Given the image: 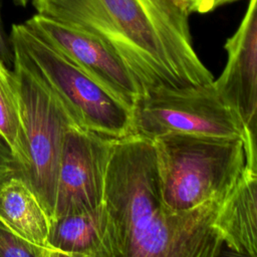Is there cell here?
I'll return each mask as SVG.
<instances>
[{
    "label": "cell",
    "instance_id": "cell-20",
    "mask_svg": "<svg viewBox=\"0 0 257 257\" xmlns=\"http://www.w3.org/2000/svg\"><path fill=\"white\" fill-rule=\"evenodd\" d=\"M175 9H177L181 14L190 18L193 13L195 0H167Z\"/></svg>",
    "mask_w": 257,
    "mask_h": 257
},
{
    "label": "cell",
    "instance_id": "cell-4",
    "mask_svg": "<svg viewBox=\"0 0 257 257\" xmlns=\"http://www.w3.org/2000/svg\"><path fill=\"white\" fill-rule=\"evenodd\" d=\"M103 205L116 257H127L138 238L167 207L153 141L135 135L114 140L105 173Z\"/></svg>",
    "mask_w": 257,
    "mask_h": 257
},
{
    "label": "cell",
    "instance_id": "cell-1",
    "mask_svg": "<svg viewBox=\"0 0 257 257\" xmlns=\"http://www.w3.org/2000/svg\"><path fill=\"white\" fill-rule=\"evenodd\" d=\"M38 14L101 39L136 78L142 94L214 80L199 58L189 17L167 0H31Z\"/></svg>",
    "mask_w": 257,
    "mask_h": 257
},
{
    "label": "cell",
    "instance_id": "cell-21",
    "mask_svg": "<svg viewBox=\"0 0 257 257\" xmlns=\"http://www.w3.org/2000/svg\"><path fill=\"white\" fill-rule=\"evenodd\" d=\"M31 0H12L13 4L18 7H26Z\"/></svg>",
    "mask_w": 257,
    "mask_h": 257
},
{
    "label": "cell",
    "instance_id": "cell-2",
    "mask_svg": "<svg viewBox=\"0 0 257 257\" xmlns=\"http://www.w3.org/2000/svg\"><path fill=\"white\" fill-rule=\"evenodd\" d=\"M153 142L163 200L173 210L224 199L246 170L242 138L169 134Z\"/></svg>",
    "mask_w": 257,
    "mask_h": 257
},
{
    "label": "cell",
    "instance_id": "cell-9",
    "mask_svg": "<svg viewBox=\"0 0 257 257\" xmlns=\"http://www.w3.org/2000/svg\"><path fill=\"white\" fill-rule=\"evenodd\" d=\"M224 199L186 210L166 207L133 245L127 257H213L225 246L214 221Z\"/></svg>",
    "mask_w": 257,
    "mask_h": 257
},
{
    "label": "cell",
    "instance_id": "cell-11",
    "mask_svg": "<svg viewBox=\"0 0 257 257\" xmlns=\"http://www.w3.org/2000/svg\"><path fill=\"white\" fill-rule=\"evenodd\" d=\"M47 244L60 257H116L103 204L93 210L52 218Z\"/></svg>",
    "mask_w": 257,
    "mask_h": 257
},
{
    "label": "cell",
    "instance_id": "cell-8",
    "mask_svg": "<svg viewBox=\"0 0 257 257\" xmlns=\"http://www.w3.org/2000/svg\"><path fill=\"white\" fill-rule=\"evenodd\" d=\"M24 23L132 109L142 94L140 85L124 63L101 39L38 13Z\"/></svg>",
    "mask_w": 257,
    "mask_h": 257
},
{
    "label": "cell",
    "instance_id": "cell-15",
    "mask_svg": "<svg viewBox=\"0 0 257 257\" xmlns=\"http://www.w3.org/2000/svg\"><path fill=\"white\" fill-rule=\"evenodd\" d=\"M0 257H60L49 247L30 243L0 222Z\"/></svg>",
    "mask_w": 257,
    "mask_h": 257
},
{
    "label": "cell",
    "instance_id": "cell-18",
    "mask_svg": "<svg viewBox=\"0 0 257 257\" xmlns=\"http://www.w3.org/2000/svg\"><path fill=\"white\" fill-rule=\"evenodd\" d=\"M13 51L10 44L9 37L6 36L4 27H3V21L1 16V1H0V58L6 63L10 64L13 63Z\"/></svg>",
    "mask_w": 257,
    "mask_h": 257
},
{
    "label": "cell",
    "instance_id": "cell-19",
    "mask_svg": "<svg viewBox=\"0 0 257 257\" xmlns=\"http://www.w3.org/2000/svg\"><path fill=\"white\" fill-rule=\"evenodd\" d=\"M239 0H195L193 13L206 14L216 10L226 4H231Z\"/></svg>",
    "mask_w": 257,
    "mask_h": 257
},
{
    "label": "cell",
    "instance_id": "cell-13",
    "mask_svg": "<svg viewBox=\"0 0 257 257\" xmlns=\"http://www.w3.org/2000/svg\"><path fill=\"white\" fill-rule=\"evenodd\" d=\"M0 222L26 241L48 247L51 219L20 176L10 178L0 187Z\"/></svg>",
    "mask_w": 257,
    "mask_h": 257
},
{
    "label": "cell",
    "instance_id": "cell-6",
    "mask_svg": "<svg viewBox=\"0 0 257 257\" xmlns=\"http://www.w3.org/2000/svg\"><path fill=\"white\" fill-rule=\"evenodd\" d=\"M244 124L214 80L141 94L132 107V135L151 141L169 134L242 138Z\"/></svg>",
    "mask_w": 257,
    "mask_h": 257
},
{
    "label": "cell",
    "instance_id": "cell-7",
    "mask_svg": "<svg viewBox=\"0 0 257 257\" xmlns=\"http://www.w3.org/2000/svg\"><path fill=\"white\" fill-rule=\"evenodd\" d=\"M113 142L75 124L66 131L53 218L93 210L103 204L105 173Z\"/></svg>",
    "mask_w": 257,
    "mask_h": 257
},
{
    "label": "cell",
    "instance_id": "cell-14",
    "mask_svg": "<svg viewBox=\"0 0 257 257\" xmlns=\"http://www.w3.org/2000/svg\"><path fill=\"white\" fill-rule=\"evenodd\" d=\"M0 136L20 164H25V147L20 119L18 82L14 70L0 58Z\"/></svg>",
    "mask_w": 257,
    "mask_h": 257
},
{
    "label": "cell",
    "instance_id": "cell-10",
    "mask_svg": "<svg viewBox=\"0 0 257 257\" xmlns=\"http://www.w3.org/2000/svg\"><path fill=\"white\" fill-rule=\"evenodd\" d=\"M224 49L225 67L215 85L243 124L257 102V0H249L246 12Z\"/></svg>",
    "mask_w": 257,
    "mask_h": 257
},
{
    "label": "cell",
    "instance_id": "cell-17",
    "mask_svg": "<svg viewBox=\"0 0 257 257\" xmlns=\"http://www.w3.org/2000/svg\"><path fill=\"white\" fill-rule=\"evenodd\" d=\"M14 176L21 177V167L7 143L0 136V187Z\"/></svg>",
    "mask_w": 257,
    "mask_h": 257
},
{
    "label": "cell",
    "instance_id": "cell-5",
    "mask_svg": "<svg viewBox=\"0 0 257 257\" xmlns=\"http://www.w3.org/2000/svg\"><path fill=\"white\" fill-rule=\"evenodd\" d=\"M11 47L25 147L21 177L52 219L63 141L66 131L75 122L23 53Z\"/></svg>",
    "mask_w": 257,
    "mask_h": 257
},
{
    "label": "cell",
    "instance_id": "cell-16",
    "mask_svg": "<svg viewBox=\"0 0 257 257\" xmlns=\"http://www.w3.org/2000/svg\"><path fill=\"white\" fill-rule=\"evenodd\" d=\"M243 142L246 156V170L257 175V102L244 123Z\"/></svg>",
    "mask_w": 257,
    "mask_h": 257
},
{
    "label": "cell",
    "instance_id": "cell-3",
    "mask_svg": "<svg viewBox=\"0 0 257 257\" xmlns=\"http://www.w3.org/2000/svg\"><path fill=\"white\" fill-rule=\"evenodd\" d=\"M9 40L54 92L76 125L112 140L132 135V109L25 23L12 25Z\"/></svg>",
    "mask_w": 257,
    "mask_h": 257
},
{
    "label": "cell",
    "instance_id": "cell-12",
    "mask_svg": "<svg viewBox=\"0 0 257 257\" xmlns=\"http://www.w3.org/2000/svg\"><path fill=\"white\" fill-rule=\"evenodd\" d=\"M234 254L257 257V175L245 170L224 198L214 221Z\"/></svg>",
    "mask_w": 257,
    "mask_h": 257
}]
</instances>
